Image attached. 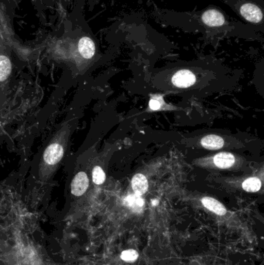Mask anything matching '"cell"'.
Listing matches in <instances>:
<instances>
[{"mask_svg": "<svg viewBox=\"0 0 264 265\" xmlns=\"http://www.w3.org/2000/svg\"><path fill=\"white\" fill-rule=\"evenodd\" d=\"M64 155V149L59 144H52L47 148L44 151V159L48 165L53 166L62 159Z\"/></svg>", "mask_w": 264, "mask_h": 265, "instance_id": "obj_5", "label": "cell"}, {"mask_svg": "<svg viewBox=\"0 0 264 265\" xmlns=\"http://www.w3.org/2000/svg\"><path fill=\"white\" fill-rule=\"evenodd\" d=\"M196 77L191 70L182 69L173 75L172 83L178 88H188L196 83Z\"/></svg>", "mask_w": 264, "mask_h": 265, "instance_id": "obj_3", "label": "cell"}, {"mask_svg": "<svg viewBox=\"0 0 264 265\" xmlns=\"http://www.w3.org/2000/svg\"><path fill=\"white\" fill-rule=\"evenodd\" d=\"M132 188L135 195L143 196L148 189V179L142 174H136L132 179Z\"/></svg>", "mask_w": 264, "mask_h": 265, "instance_id": "obj_8", "label": "cell"}, {"mask_svg": "<svg viewBox=\"0 0 264 265\" xmlns=\"http://www.w3.org/2000/svg\"><path fill=\"white\" fill-rule=\"evenodd\" d=\"M261 181L258 178H249L243 183V188L246 192H257L261 188Z\"/></svg>", "mask_w": 264, "mask_h": 265, "instance_id": "obj_12", "label": "cell"}, {"mask_svg": "<svg viewBox=\"0 0 264 265\" xmlns=\"http://www.w3.org/2000/svg\"><path fill=\"white\" fill-rule=\"evenodd\" d=\"M121 259L123 260V262H136V260L139 258V253L136 250L130 249V250H124L122 252L120 255Z\"/></svg>", "mask_w": 264, "mask_h": 265, "instance_id": "obj_14", "label": "cell"}, {"mask_svg": "<svg viewBox=\"0 0 264 265\" xmlns=\"http://www.w3.org/2000/svg\"><path fill=\"white\" fill-rule=\"evenodd\" d=\"M201 203L206 208L207 210L212 212L217 215L223 216L227 214V210L220 202L211 197H204L201 199Z\"/></svg>", "mask_w": 264, "mask_h": 265, "instance_id": "obj_7", "label": "cell"}, {"mask_svg": "<svg viewBox=\"0 0 264 265\" xmlns=\"http://www.w3.org/2000/svg\"><path fill=\"white\" fill-rule=\"evenodd\" d=\"M79 54L84 59L90 60L96 53V44L94 40L89 36L81 37L78 44Z\"/></svg>", "mask_w": 264, "mask_h": 265, "instance_id": "obj_4", "label": "cell"}, {"mask_svg": "<svg viewBox=\"0 0 264 265\" xmlns=\"http://www.w3.org/2000/svg\"><path fill=\"white\" fill-rule=\"evenodd\" d=\"M201 144L208 150H218L224 145V140L217 135H208L201 139Z\"/></svg>", "mask_w": 264, "mask_h": 265, "instance_id": "obj_10", "label": "cell"}, {"mask_svg": "<svg viewBox=\"0 0 264 265\" xmlns=\"http://www.w3.org/2000/svg\"><path fill=\"white\" fill-rule=\"evenodd\" d=\"M153 19L166 27H174L192 33H201L208 41H218L224 37H237L259 39L262 37L253 27L230 17L224 10L209 5L201 10L179 12L154 7Z\"/></svg>", "mask_w": 264, "mask_h": 265, "instance_id": "obj_1", "label": "cell"}, {"mask_svg": "<svg viewBox=\"0 0 264 265\" xmlns=\"http://www.w3.org/2000/svg\"><path fill=\"white\" fill-rule=\"evenodd\" d=\"M12 65L6 56L0 55V82H4L10 75Z\"/></svg>", "mask_w": 264, "mask_h": 265, "instance_id": "obj_11", "label": "cell"}, {"mask_svg": "<svg viewBox=\"0 0 264 265\" xmlns=\"http://www.w3.org/2000/svg\"><path fill=\"white\" fill-rule=\"evenodd\" d=\"M92 179L95 184H101L105 182V174L99 166H96L92 171Z\"/></svg>", "mask_w": 264, "mask_h": 265, "instance_id": "obj_13", "label": "cell"}, {"mask_svg": "<svg viewBox=\"0 0 264 265\" xmlns=\"http://www.w3.org/2000/svg\"><path fill=\"white\" fill-rule=\"evenodd\" d=\"M89 181L86 174L81 171L75 175L71 182V193L75 196H81L86 192Z\"/></svg>", "mask_w": 264, "mask_h": 265, "instance_id": "obj_6", "label": "cell"}, {"mask_svg": "<svg viewBox=\"0 0 264 265\" xmlns=\"http://www.w3.org/2000/svg\"><path fill=\"white\" fill-rule=\"evenodd\" d=\"M161 107V102L158 99H152L149 102V108L153 110H159Z\"/></svg>", "mask_w": 264, "mask_h": 265, "instance_id": "obj_16", "label": "cell"}, {"mask_svg": "<svg viewBox=\"0 0 264 265\" xmlns=\"http://www.w3.org/2000/svg\"><path fill=\"white\" fill-rule=\"evenodd\" d=\"M127 202H128L129 206L134 208L143 207L144 204L143 199L140 196H136V195L129 196L128 198H127Z\"/></svg>", "mask_w": 264, "mask_h": 265, "instance_id": "obj_15", "label": "cell"}, {"mask_svg": "<svg viewBox=\"0 0 264 265\" xmlns=\"http://www.w3.org/2000/svg\"><path fill=\"white\" fill-rule=\"evenodd\" d=\"M214 163L218 168H230L235 163V157L231 153L227 152L218 153L214 157Z\"/></svg>", "mask_w": 264, "mask_h": 265, "instance_id": "obj_9", "label": "cell"}, {"mask_svg": "<svg viewBox=\"0 0 264 265\" xmlns=\"http://www.w3.org/2000/svg\"><path fill=\"white\" fill-rule=\"evenodd\" d=\"M242 22L264 33V0H222Z\"/></svg>", "mask_w": 264, "mask_h": 265, "instance_id": "obj_2", "label": "cell"}]
</instances>
